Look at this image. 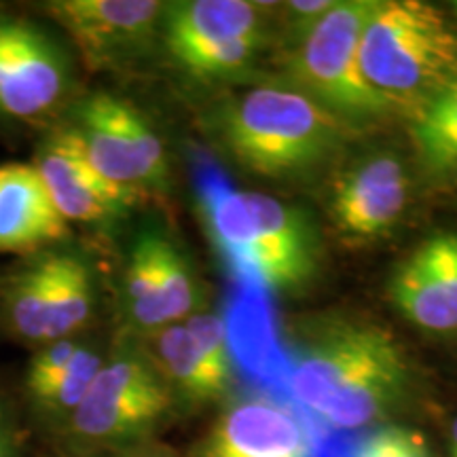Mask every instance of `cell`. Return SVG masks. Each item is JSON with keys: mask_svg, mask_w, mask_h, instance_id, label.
Instances as JSON below:
<instances>
[{"mask_svg": "<svg viewBox=\"0 0 457 457\" xmlns=\"http://www.w3.org/2000/svg\"><path fill=\"white\" fill-rule=\"evenodd\" d=\"M413 136L432 171H457V77L415 114Z\"/></svg>", "mask_w": 457, "mask_h": 457, "instance_id": "20", "label": "cell"}, {"mask_svg": "<svg viewBox=\"0 0 457 457\" xmlns=\"http://www.w3.org/2000/svg\"><path fill=\"white\" fill-rule=\"evenodd\" d=\"M455 9H457V3H455Z\"/></svg>", "mask_w": 457, "mask_h": 457, "instance_id": "29", "label": "cell"}, {"mask_svg": "<svg viewBox=\"0 0 457 457\" xmlns=\"http://www.w3.org/2000/svg\"><path fill=\"white\" fill-rule=\"evenodd\" d=\"M199 197L210 236L219 245L222 259L239 278L254 276V222L245 193L236 191L227 180L205 168L199 180Z\"/></svg>", "mask_w": 457, "mask_h": 457, "instance_id": "17", "label": "cell"}, {"mask_svg": "<svg viewBox=\"0 0 457 457\" xmlns=\"http://www.w3.org/2000/svg\"><path fill=\"white\" fill-rule=\"evenodd\" d=\"M66 54L38 26L0 15V117L32 121L64 100Z\"/></svg>", "mask_w": 457, "mask_h": 457, "instance_id": "9", "label": "cell"}, {"mask_svg": "<svg viewBox=\"0 0 457 457\" xmlns=\"http://www.w3.org/2000/svg\"><path fill=\"white\" fill-rule=\"evenodd\" d=\"M0 457H26L21 426L4 398H0Z\"/></svg>", "mask_w": 457, "mask_h": 457, "instance_id": "26", "label": "cell"}, {"mask_svg": "<svg viewBox=\"0 0 457 457\" xmlns=\"http://www.w3.org/2000/svg\"><path fill=\"white\" fill-rule=\"evenodd\" d=\"M409 197L403 162L392 153H377L339 180L330 212L341 233L370 239L398 222Z\"/></svg>", "mask_w": 457, "mask_h": 457, "instance_id": "15", "label": "cell"}, {"mask_svg": "<svg viewBox=\"0 0 457 457\" xmlns=\"http://www.w3.org/2000/svg\"><path fill=\"white\" fill-rule=\"evenodd\" d=\"M79 347H81V341H77L74 337L71 339H60L45 343L34 353L26 370V390H32V387L45 384L51 377L62 373L68 364L72 362V358L77 356Z\"/></svg>", "mask_w": 457, "mask_h": 457, "instance_id": "24", "label": "cell"}, {"mask_svg": "<svg viewBox=\"0 0 457 457\" xmlns=\"http://www.w3.org/2000/svg\"><path fill=\"white\" fill-rule=\"evenodd\" d=\"M375 9V0L335 3L318 26L296 43L299 47L293 57L296 89L335 117L364 121L392 111L360 71V38Z\"/></svg>", "mask_w": 457, "mask_h": 457, "instance_id": "4", "label": "cell"}, {"mask_svg": "<svg viewBox=\"0 0 457 457\" xmlns=\"http://www.w3.org/2000/svg\"><path fill=\"white\" fill-rule=\"evenodd\" d=\"M225 142L244 168L270 179L305 174L335 151L341 121L296 87L262 85L228 108Z\"/></svg>", "mask_w": 457, "mask_h": 457, "instance_id": "3", "label": "cell"}, {"mask_svg": "<svg viewBox=\"0 0 457 457\" xmlns=\"http://www.w3.org/2000/svg\"><path fill=\"white\" fill-rule=\"evenodd\" d=\"M163 233H140L131 245L128 270H125V301L128 313L136 327L162 330L168 324L163 299Z\"/></svg>", "mask_w": 457, "mask_h": 457, "instance_id": "19", "label": "cell"}, {"mask_svg": "<svg viewBox=\"0 0 457 457\" xmlns=\"http://www.w3.org/2000/svg\"><path fill=\"white\" fill-rule=\"evenodd\" d=\"M288 386L296 403L330 430L358 432L384 420L407 396L411 369L387 330L341 322L301 347Z\"/></svg>", "mask_w": 457, "mask_h": 457, "instance_id": "1", "label": "cell"}, {"mask_svg": "<svg viewBox=\"0 0 457 457\" xmlns=\"http://www.w3.org/2000/svg\"><path fill=\"white\" fill-rule=\"evenodd\" d=\"M284 7L286 30L299 43L335 7V3L333 0H293V3H286Z\"/></svg>", "mask_w": 457, "mask_h": 457, "instance_id": "25", "label": "cell"}, {"mask_svg": "<svg viewBox=\"0 0 457 457\" xmlns=\"http://www.w3.org/2000/svg\"><path fill=\"white\" fill-rule=\"evenodd\" d=\"M254 222V276L273 290L299 288L316 273L318 244L301 210L245 193Z\"/></svg>", "mask_w": 457, "mask_h": 457, "instance_id": "14", "label": "cell"}, {"mask_svg": "<svg viewBox=\"0 0 457 457\" xmlns=\"http://www.w3.org/2000/svg\"><path fill=\"white\" fill-rule=\"evenodd\" d=\"M174 392L153 360L121 352L104 360L68 428L83 443L117 445L153 430L168 415Z\"/></svg>", "mask_w": 457, "mask_h": 457, "instance_id": "7", "label": "cell"}, {"mask_svg": "<svg viewBox=\"0 0 457 457\" xmlns=\"http://www.w3.org/2000/svg\"><path fill=\"white\" fill-rule=\"evenodd\" d=\"M153 352H155V358H151L153 364L168 381L171 392H179L191 403H210L225 396L231 387V381L210 367L182 322L157 330Z\"/></svg>", "mask_w": 457, "mask_h": 457, "instance_id": "18", "label": "cell"}, {"mask_svg": "<svg viewBox=\"0 0 457 457\" xmlns=\"http://www.w3.org/2000/svg\"><path fill=\"white\" fill-rule=\"evenodd\" d=\"M68 222L57 214L32 163L0 165V253H37L66 237Z\"/></svg>", "mask_w": 457, "mask_h": 457, "instance_id": "16", "label": "cell"}, {"mask_svg": "<svg viewBox=\"0 0 457 457\" xmlns=\"http://www.w3.org/2000/svg\"><path fill=\"white\" fill-rule=\"evenodd\" d=\"M390 299L428 333H457V233H438L420 244L394 271Z\"/></svg>", "mask_w": 457, "mask_h": 457, "instance_id": "12", "label": "cell"}, {"mask_svg": "<svg viewBox=\"0 0 457 457\" xmlns=\"http://www.w3.org/2000/svg\"><path fill=\"white\" fill-rule=\"evenodd\" d=\"M182 324L210 367L233 384V353L225 322L214 313H193Z\"/></svg>", "mask_w": 457, "mask_h": 457, "instance_id": "23", "label": "cell"}, {"mask_svg": "<svg viewBox=\"0 0 457 457\" xmlns=\"http://www.w3.org/2000/svg\"><path fill=\"white\" fill-rule=\"evenodd\" d=\"M165 47L176 64L197 77L242 68L262 37L261 4L244 0H185L165 4Z\"/></svg>", "mask_w": 457, "mask_h": 457, "instance_id": "8", "label": "cell"}, {"mask_svg": "<svg viewBox=\"0 0 457 457\" xmlns=\"http://www.w3.org/2000/svg\"><path fill=\"white\" fill-rule=\"evenodd\" d=\"M197 457H316L305 421L271 398H245L219 417Z\"/></svg>", "mask_w": 457, "mask_h": 457, "instance_id": "13", "label": "cell"}, {"mask_svg": "<svg viewBox=\"0 0 457 457\" xmlns=\"http://www.w3.org/2000/svg\"><path fill=\"white\" fill-rule=\"evenodd\" d=\"M129 457H159V455H129Z\"/></svg>", "mask_w": 457, "mask_h": 457, "instance_id": "28", "label": "cell"}, {"mask_svg": "<svg viewBox=\"0 0 457 457\" xmlns=\"http://www.w3.org/2000/svg\"><path fill=\"white\" fill-rule=\"evenodd\" d=\"M316 457H432L426 438L404 426H379L333 436Z\"/></svg>", "mask_w": 457, "mask_h": 457, "instance_id": "22", "label": "cell"}, {"mask_svg": "<svg viewBox=\"0 0 457 457\" xmlns=\"http://www.w3.org/2000/svg\"><path fill=\"white\" fill-rule=\"evenodd\" d=\"M32 165L57 214L66 222L111 220L125 212L136 199V193L102 179L66 128L43 142Z\"/></svg>", "mask_w": 457, "mask_h": 457, "instance_id": "11", "label": "cell"}, {"mask_svg": "<svg viewBox=\"0 0 457 457\" xmlns=\"http://www.w3.org/2000/svg\"><path fill=\"white\" fill-rule=\"evenodd\" d=\"M102 179L138 193L168 180L163 142L134 104L112 94H94L72 108L66 125Z\"/></svg>", "mask_w": 457, "mask_h": 457, "instance_id": "6", "label": "cell"}, {"mask_svg": "<svg viewBox=\"0 0 457 457\" xmlns=\"http://www.w3.org/2000/svg\"><path fill=\"white\" fill-rule=\"evenodd\" d=\"M96 286L89 262L68 250H49L11 273L3 288L9 328L28 343L71 339L94 313Z\"/></svg>", "mask_w": 457, "mask_h": 457, "instance_id": "5", "label": "cell"}, {"mask_svg": "<svg viewBox=\"0 0 457 457\" xmlns=\"http://www.w3.org/2000/svg\"><path fill=\"white\" fill-rule=\"evenodd\" d=\"M104 362L98 350L81 343L72 362L45 384L26 390V396L37 413L51 421H68L83 403L91 381Z\"/></svg>", "mask_w": 457, "mask_h": 457, "instance_id": "21", "label": "cell"}, {"mask_svg": "<svg viewBox=\"0 0 457 457\" xmlns=\"http://www.w3.org/2000/svg\"><path fill=\"white\" fill-rule=\"evenodd\" d=\"M358 57L364 81L387 106L417 114L457 77V37L432 4L377 3Z\"/></svg>", "mask_w": 457, "mask_h": 457, "instance_id": "2", "label": "cell"}, {"mask_svg": "<svg viewBox=\"0 0 457 457\" xmlns=\"http://www.w3.org/2000/svg\"><path fill=\"white\" fill-rule=\"evenodd\" d=\"M449 457H457V420L451 426V443H449Z\"/></svg>", "mask_w": 457, "mask_h": 457, "instance_id": "27", "label": "cell"}, {"mask_svg": "<svg viewBox=\"0 0 457 457\" xmlns=\"http://www.w3.org/2000/svg\"><path fill=\"white\" fill-rule=\"evenodd\" d=\"M163 7L155 0H57L47 11L71 34L89 66L108 68L151 45Z\"/></svg>", "mask_w": 457, "mask_h": 457, "instance_id": "10", "label": "cell"}]
</instances>
